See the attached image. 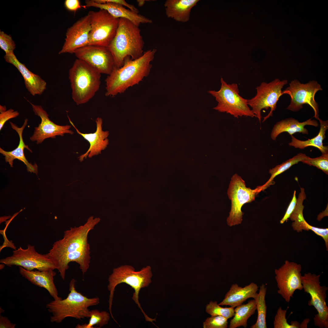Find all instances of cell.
Listing matches in <instances>:
<instances>
[{"instance_id": "2", "label": "cell", "mask_w": 328, "mask_h": 328, "mask_svg": "<svg viewBox=\"0 0 328 328\" xmlns=\"http://www.w3.org/2000/svg\"><path fill=\"white\" fill-rule=\"evenodd\" d=\"M156 51L155 49L147 50L134 60L128 57L121 67H114L105 80V96L112 97L123 93L148 76Z\"/></svg>"}, {"instance_id": "39", "label": "cell", "mask_w": 328, "mask_h": 328, "mask_svg": "<svg viewBox=\"0 0 328 328\" xmlns=\"http://www.w3.org/2000/svg\"><path fill=\"white\" fill-rule=\"evenodd\" d=\"M297 199L296 196V191H294L293 196L290 202L285 213V214L283 218L280 221V223L281 224H283L285 222H286L289 218V217L294 210L296 205Z\"/></svg>"}, {"instance_id": "32", "label": "cell", "mask_w": 328, "mask_h": 328, "mask_svg": "<svg viewBox=\"0 0 328 328\" xmlns=\"http://www.w3.org/2000/svg\"><path fill=\"white\" fill-rule=\"evenodd\" d=\"M206 310L211 316H220L227 319L233 317L234 314V308L222 307L217 304V301H210L206 305Z\"/></svg>"}, {"instance_id": "14", "label": "cell", "mask_w": 328, "mask_h": 328, "mask_svg": "<svg viewBox=\"0 0 328 328\" xmlns=\"http://www.w3.org/2000/svg\"><path fill=\"white\" fill-rule=\"evenodd\" d=\"M301 265L288 260L275 273V279L278 288L277 293L287 302H289L296 290L303 289L301 276Z\"/></svg>"}, {"instance_id": "30", "label": "cell", "mask_w": 328, "mask_h": 328, "mask_svg": "<svg viewBox=\"0 0 328 328\" xmlns=\"http://www.w3.org/2000/svg\"><path fill=\"white\" fill-rule=\"evenodd\" d=\"M267 287L264 284L260 286L259 292L257 293L254 299L258 311V316L255 323L252 325L251 328H266V316L267 306L265 297Z\"/></svg>"}, {"instance_id": "17", "label": "cell", "mask_w": 328, "mask_h": 328, "mask_svg": "<svg viewBox=\"0 0 328 328\" xmlns=\"http://www.w3.org/2000/svg\"><path fill=\"white\" fill-rule=\"evenodd\" d=\"M91 29L90 17L87 14L68 29L65 42L59 54L73 53L76 50L88 45Z\"/></svg>"}, {"instance_id": "9", "label": "cell", "mask_w": 328, "mask_h": 328, "mask_svg": "<svg viewBox=\"0 0 328 328\" xmlns=\"http://www.w3.org/2000/svg\"><path fill=\"white\" fill-rule=\"evenodd\" d=\"M258 193L257 187L252 189L247 187L244 181L237 174L232 176L227 191L228 198L231 201V210L227 220L229 226L241 224L244 214L241 210L242 206L254 201Z\"/></svg>"}, {"instance_id": "25", "label": "cell", "mask_w": 328, "mask_h": 328, "mask_svg": "<svg viewBox=\"0 0 328 328\" xmlns=\"http://www.w3.org/2000/svg\"><path fill=\"white\" fill-rule=\"evenodd\" d=\"M199 0H167L164 4L166 13L169 18L186 22L190 19L191 9Z\"/></svg>"}, {"instance_id": "20", "label": "cell", "mask_w": 328, "mask_h": 328, "mask_svg": "<svg viewBox=\"0 0 328 328\" xmlns=\"http://www.w3.org/2000/svg\"><path fill=\"white\" fill-rule=\"evenodd\" d=\"M84 6L85 8L92 7L105 10L114 17L127 19L138 26L141 24H150L152 22L151 19L127 9L119 4L114 3L100 4L94 0H86Z\"/></svg>"}, {"instance_id": "13", "label": "cell", "mask_w": 328, "mask_h": 328, "mask_svg": "<svg viewBox=\"0 0 328 328\" xmlns=\"http://www.w3.org/2000/svg\"><path fill=\"white\" fill-rule=\"evenodd\" d=\"M0 263L9 267L21 266L30 271L34 269L39 271L56 269L54 263L46 254L38 253L35 246L30 244L26 249L20 247L13 251L11 256L1 259Z\"/></svg>"}, {"instance_id": "44", "label": "cell", "mask_w": 328, "mask_h": 328, "mask_svg": "<svg viewBox=\"0 0 328 328\" xmlns=\"http://www.w3.org/2000/svg\"><path fill=\"white\" fill-rule=\"evenodd\" d=\"M6 111V108L5 106H3L0 105V112H3Z\"/></svg>"}, {"instance_id": "8", "label": "cell", "mask_w": 328, "mask_h": 328, "mask_svg": "<svg viewBox=\"0 0 328 328\" xmlns=\"http://www.w3.org/2000/svg\"><path fill=\"white\" fill-rule=\"evenodd\" d=\"M288 83L287 80H280L276 79L268 83L262 82L256 88L257 93L255 97L248 100V104L250 106L253 113L261 123L262 109L270 111L268 114L264 118L263 122L273 114L276 108V105L280 97L284 94L282 91L283 87Z\"/></svg>"}, {"instance_id": "37", "label": "cell", "mask_w": 328, "mask_h": 328, "mask_svg": "<svg viewBox=\"0 0 328 328\" xmlns=\"http://www.w3.org/2000/svg\"><path fill=\"white\" fill-rule=\"evenodd\" d=\"M19 115V113L17 111H15L11 108L0 112V130H2L7 121L10 119L17 117Z\"/></svg>"}, {"instance_id": "1", "label": "cell", "mask_w": 328, "mask_h": 328, "mask_svg": "<svg viewBox=\"0 0 328 328\" xmlns=\"http://www.w3.org/2000/svg\"><path fill=\"white\" fill-rule=\"evenodd\" d=\"M100 221L99 217L91 216L83 225L71 227L64 231L63 238L55 241L46 254L63 280L71 262L79 265L83 275L89 268L91 257L88 235Z\"/></svg>"}, {"instance_id": "10", "label": "cell", "mask_w": 328, "mask_h": 328, "mask_svg": "<svg viewBox=\"0 0 328 328\" xmlns=\"http://www.w3.org/2000/svg\"><path fill=\"white\" fill-rule=\"evenodd\" d=\"M88 14L91 26L88 45L108 47L116 34L119 18L102 9L91 11Z\"/></svg>"}, {"instance_id": "12", "label": "cell", "mask_w": 328, "mask_h": 328, "mask_svg": "<svg viewBox=\"0 0 328 328\" xmlns=\"http://www.w3.org/2000/svg\"><path fill=\"white\" fill-rule=\"evenodd\" d=\"M289 85L283 91L284 94H289L291 98L290 103L286 109L296 112L302 108L304 104H308L314 111V117L318 120L319 106L315 97L317 92L322 90L320 85L314 80L304 84L295 79L291 81Z\"/></svg>"}, {"instance_id": "4", "label": "cell", "mask_w": 328, "mask_h": 328, "mask_svg": "<svg viewBox=\"0 0 328 328\" xmlns=\"http://www.w3.org/2000/svg\"><path fill=\"white\" fill-rule=\"evenodd\" d=\"M74 279L70 281V292L65 299H54L46 305L48 311L52 315L51 322L60 323L69 317L79 320L89 318V307L99 303L98 297L89 298L77 291Z\"/></svg>"}, {"instance_id": "42", "label": "cell", "mask_w": 328, "mask_h": 328, "mask_svg": "<svg viewBox=\"0 0 328 328\" xmlns=\"http://www.w3.org/2000/svg\"><path fill=\"white\" fill-rule=\"evenodd\" d=\"M16 326V324L11 323L7 317L0 316V328H15Z\"/></svg>"}, {"instance_id": "5", "label": "cell", "mask_w": 328, "mask_h": 328, "mask_svg": "<svg viewBox=\"0 0 328 328\" xmlns=\"http://www.w3.org/2000/svg\"><path fill=\"white\" fill-rule=\"evenodd\" d=\"M68 75L72 99L77 105L88 102L99 89L101 73L83 60H75Z\"/></svg>"}, {"instance_id": "18", "label": "cell", "mask_w": 328, "mask_h": 328, "mask_svg": "<svg viewBox=\"0 0 328 328\" xmlns=\"http://www.w3.org/2000/svg\"><path fill=\"white\" fill-rule=\"evenodd\" d=\"M4 58L6 61L12 64L19 71L23 78L26 88L32 95H40L46 90V82L19 62L14 52L5 54Z\"/></svg>"}, {"instance_id": "15", "label": "cell", "mask_w": 328, "mask_h": 328, "mask_svg": "<svg viewBox=\"0 0 328 328\" xmlns=\"http://www.w3.org/2000/svg\"><path fill=\"white\" fill-rule=\"evenodd\" d=\"M73 53L100 73L108 75L116 67L113 56L108 47L87 45L79 48Z\"/></svg>"}, {"instance_id": "38", "label": "cell", "mask_w": 328, "mask_h": 328, "mask_svg": "<svg viewBox=\"0 0 328 328\" xmlns=\"http://www.w3.org/2000/svg\"><path fill=\"white\" fill-rule=\"evenodd\" d=\"M307 226L308 231L311 230L315 234L320 236L323 239L325 242L326 250L328 251V229L317 227L309 225L308 223L307 224Z\"/></svg>"}, {"instance_id": "33", "label": "cell", "mask_w": 328, "mask_h": 328, "mask_svg": "<svg viewBox=\"0 0 328 328\" xmlns=\"http://www.w3.org/2000/svg\"><path fill=\"white\" fill-rule=\"evenodd\" d=\"M287 310L280 307L275 316L273 322L274 328H302V324L297 321H292L289 324L286 318Z\"/></svg>"}, {"instance_id": "23", "label": "cell", "mask_w": 328, "mask_h": 328, "mask_svg": "<svg viewBox=\"0 0 328 328\" xmlns=\"http://www.w3.org/2000/svg\"><path fill=\"white\" fill-rule=\"evenodd\" d=\"M258 288L257 284L254 282L243 287L239 286L236 283L233 284L226 294L224 299L218 304L228 305L234 308L242 304L249 298L254 299L257 296Z\"/></svg>"}, {"instance_id": "24", "label": "cell", "mask_w": 328, "mask_h": 328, "mask_svg": "<svg viewBox=\"0 0 328 328\" xmlns=\"http://www.w3.org/2000/svg\"><path fill=\"white\" fill-rule=\"evenodd\" d=\"M306 125L317 127L319 125L317 121L309 118L305 121L300 122L293 118H290L277 122L274 126L271 134L272 139L275 140L278 135L282 132H286L290 135L296 132L303 134H308V131L305 127Z\"/></svg>"}, {"instance_id": "21", "label": "cell", "mask_w": 328, "mask_h": 328, "mask_svg": "<svg viewBox=\"0 0 328 328\" xmlns=\"http://www.w3.org/2000/svg\"><path fill=\"white\" fill-rule=\"evenodd\" d=\"M19 267L20 274L25 278L32 284L46 289L54 300L62 299L58 296L54 282V277L56 275L54 270L30 271L21 266Z\"/></svg>"}, {"instance_id": "19", "label": "cell", "mask_w": 328, "mask_h": 328, "mask_svg": "<svg viewBox=\"0 0 328 328\" xmlns=\"http://www.w3.org/2000/svg\"><path fill=\"white\" fill-rule=\"evenodd\" d=\"M70 122L75 129L78 134L81 135L90 144V147L84 154L80 155L79 160L82 161L84 158L87 156L89 158L97 155L101 153L102 151L104 149L108 144V140L107 137L109 132L103 131L102 129V119L101 118H97L96 120L97 128L94 133L84 134L80 132L75 127L73 123L68 117Z\"/></svg>"}, {"instance_id": "6", "label": "cell", "mask_w": 328, "mask_h": 328, "mask_svg": "<svg viewBox=\"0 0 328 328\" xmlns=\"http://www.w3.org/2000/svg\"><path fill=\"white\" fill-rule=\"evenodd\" d=\"M152 276L151 268L149 266L143 268L138 272L135 271L134 268L128 265H122L113 269L112 273L109 277V283L108 285V289L110 292L109 309L112 318H114L112 313L111 307L115 289L118 285L125 283L129 285L135 290L132 299L141 309L145 320L155 324L152 322L156 321L155 318L152 319L146 314L142 309L138 300L140 289L148 286L151 282V278Z\"/></svg>"}, {"instance_id": "16", "label": "cell", "mask_w": 328, "mask_h": 328, "mask_svg": "<svg viewBox=\"0 0 328 328\" xmlns=\"http://www.w3.org/2000/svg\"><path fill=\"white\" fill-rule=\"evenodd\" d=\"M29 102L35 114L41 119V123L35 128L33 134L30 138L32 141H36V144H38L48 138H55L57 136H63L65 134H73V132L70 130V125L56 124L50 119L49 115L41 106Z\"/></svg>"}, {"instance_id": "36", "label": "cell", "mask_w": 328, "mask_h": 328, "mask_svg": "<svg viewBox=\"0 0 328 328\" xmlns=\"http://www.w3.org/2000/svg\"><path fill=\"white\" fill-rule=\"evenodd\" d=\"M0 47L5 53V54L14 52L15 44L10 35L4 32L0 31Z\"/></svg>"}, {"instance_id": "7", "label": "cell", "mask_w": 328, "mask_h": 328, "mask_svg": "<svg viewBox=\"0 0 328 328\" xmlns=\"http://www.w3.org/2000/svg\"><path fill=\"white\" fill-rule=\"evenodd\" d=\"M220 89L208 92L215 98L217 105L214 109L219 112H226L238 118L242 116L255 117L248 104V100L239 94L237 84H227L221 78Z\"/></svg>"}, {"instance_id": "40", "label": "cell", "mask_w": 328, "mask_h": 328, "mask_svg": "<svg viewBox=\"0 0 328 328\" xmlns=\"http://www.w3.org/2000/svg\"><path fill=\"white\" fill-rule=\"evenodd\" d=\"M95 2L100 4L107 3H114L119 4L125 6L129 9L137 13H139L138 9L134 5L130 4L124 0H94Z\"/></svg>"}, {"instance_id": "34", "label": "cell", "mask_w": 328, "mask_h": 328, "mask_svg": "<svg viewBox=\"0 0 328 328\" xmlns=\"http://www.w3.org/2000/svg\"><path fill=\"white\" fill-rule=\"evenodd\" d=\"M301 162L315 166L328 174V153L322 154L320 156L315 158H311L307 156Z\"/></svg>"}, {"instance_id": "43", "label": "cell", "mask_w": 328, "mask_h": 328, "mask_svg": "<svg viewBox=\"0 0 328 328\" xmlns=\"http://www.w3.org/2000/svg\"><path fill=\"white\" fill-rule=\"evenodd\" d=\"M137 1L138 5L139 7H141L144 5L146 1L144 0H138Z\"/></svg>"}, {"instance_id": "22", "label": "cell", "mask_w": 328, "mask_h": 328, "mask_svg": "<svg viewBox=\"0 0 328 328\" xmlns=\"http://www.w3.org/2000/svg\"><path fill=\"white\" fill-rule=\"evenodd\" d=\"M28 119H25L24 124L21 127H18L16 124L10 122V124L12 128L15 131L18 133L19 138V142L17 147L15 149L10 151H6L0 148V153L5 156V161L8 162L11 167H13V161L16 159L22 162L26 166L27 171L35 173L36 175L38 173V166L36 163L32 165L29 163L25 157L24 152V149L26 148L30 152H32V150L29 148L28 145H26L23 141L22 138L23 131L27 124Z\"/></svg>"}, {"instance_id": "28", "label": "cell", "mask_w": 328, "mask_h": 328, "mask_svg": "<svg viewBox=\"0 0 328 328\" xmlns=\"http://www.w3.org/2000/svg\"><path fill=\"white\" fill-rule=\"evenodd\" d=\"M306 197L304 188L301 187L296 206L289 217L293 221L292 224L293 229L298 232H302V230L308 231L307 226L308 223L304 219L303 214L304 207L303 203Z\"/></svg>"}, {"instance_id": "27", "label": "cell", "mask_w": 328, "mask_h": 328, "mask_svg": "<svg viewBox=\"0 0 328 328\" xmlns=\"http://www.w3.org/2000/svg\"><path fill=\"white\" fill-rule=\"evenodd\" d=\"M256 310L254 299L249 301L246 304H241L234 309V314L231 320L229 328H236L242 326L246 328L248 319L255 313Z\"/></svg>"}, {"instance_id": "35", "label": "cell", "mask_w": 328, "mask_h": 328, "mask_svg": "<svg viewBox=\"0 0 328 328\" xmlns=\"http://www.w3.org/2000/svg\"><path fill=\"white\" fill-rule=\"evenodd\" d=\"M228 319L220 316L207 318L203 323L204 328H227Z\"/></svg>"}, {"instance_id": "3", "label": "cell", "mask_w": 328, "mask_h": 328, "mask_svg": "<svg viewBox=\"0 0 328 328\" xmlns=\"http://www.w3.org/2000/svg\"><path fill=\"white\" fill-rule=\"evenodd\" d=\"M144 45L139 26L127 19L119 18L116 34L108 47L115 67H121L128 57L134 60L141 56Z\"/></svg>"}, {"instance_id": "31", "label": "cell", "mask_w": 328, "mask_h": 328, "mask_svg": "<svg viewBox=\"0 0 328 328\" xmlns=\"http://www.w3.org/2000/svg\"><path fill=\"white\" fill-rule=\"evenodd\" d=\"M90 318L87 323L77 324L76 328H93L97 325L101 327L108 324L110 319V314L105 311H100L97 309L90 310Z\"/></svg>"}, {"instance_id": "41", "label": "cell", "mask_w": 328, "mask_h": 328, "mask_svg": "<svg viewBox=\"0 0 328 328\" xmlns=\"http://www.w3.org/2000/svg\"><path fill=\"white\" fill-rule=\"evenodd\" d=\"M64 5L68 10L75 12L82 7L79 0H66Z\"/></svg>"}, {"instance_id": "11", "label": "cell", "mask_w": 328, "mask_h": 328, "mask_svg": "<svg viewBox=\"0 0 328 328\" xmlns=\"http://www.w3.org/2000/svg\"><path fill=\"white\" fill-rule=\"evenodd\" d=\"M320 276V275H317L308 272L302 275L301 279L303 289L311 296L308 304L313 306L318 312L313 318L314 325L321 328H327L328 307L326 304V298L328 288L321 285Z\"/></svg>"}, {"instance_id": "29", "label": "cell", "mask_w": 328, "mask_h": 328, "mask_svg": "<svg viewBox=\"0 0 328 328\" xmlns=\"http://www.w3.org/2000/svg\"><path fill=\"white\" fill-rule=\"evenodd\" d=\"M307 156L305 154L299 153L292 158L270 169L269 171L271 174L269 179L264 185L257 187L259 192L264 190L273 184V182H274L273 180L276 176L288 170L292 166L297 164L299 162H301Z\"/></svg>"}, {"instance_id": "26", "label": "cell", "mask_w": 328, "mask_h": 328, "mask_svg": "<svg viewBox=\"0 0 328 328\" xmlns=\"http://www.w3.org/2000/svg\"><path fill=\"white\" fill-rule=\"evenodd\" d=\"M318 120L319 122L320 128L316 136L311 139L302 141L291 135V141L289 143V145L301 149L308 146H313L318 148L322 154L328 153V146L324 145L323 143V141L326 138V131L328 129V121H323L319 118Z\"/></svg>"}, {"instance_id": "45", "label": "cell", "mask_w": 328, "mask_h": 328, "mask_svg": "<svg viewBox=\"0 0 328 328\" xmlns=\"http://www.w3.org/2000/svg\"><path fill=\"white\" fill-rule=\"evenodd\" d=\"M0 311H1V312H0V313H3V311H4V310L2 308H1V307H0Z\"/></svg>"}]
</instances>
